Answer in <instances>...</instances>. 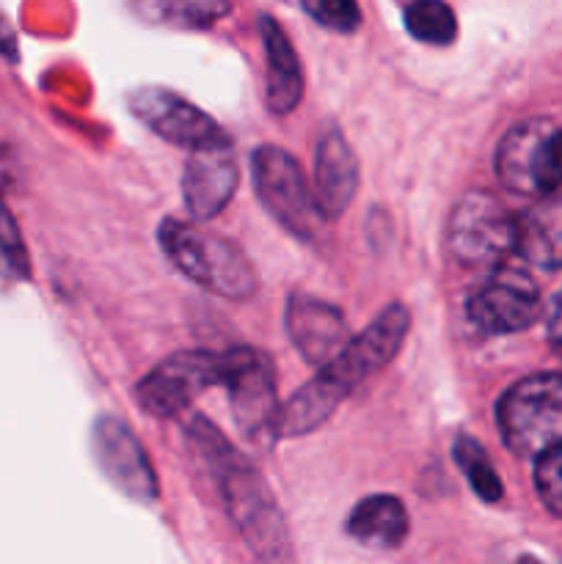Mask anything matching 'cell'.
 Returning <instances> with one entry per match:
<instances>
[{"mask_svg": "<svg viewBox=\"0 0 562 564\" xmlns=\"http://www.w3.org/2000/svg\"><path fill=\"white\" fill-rule=\"evenodd\" d=\"M187 430H191L196 449L202 452V457L213 468L226 510H229L231 521H235L237 532L242 534L248 549L259 560L275 562L290 556V551H287L290 543H287L284 518H281L273 496L268 494V488L259 479V474L253 471L251 463L235 455L229 441L213 424L204 422V419L196 416L187 424Z\"/></svg>", "mask_w": 562, "mask_h": 564, "instance_id": "cell-1", "label": "cell"}, {"mask_svg": "<svg viewBox=\"0 0 562 564\" xmlns=\"http://www.w3.org/2000/svg\"><path fill=\"white\" fill-rule=\"evenodd\" d=\"M158 242L169 262L182 275L226 301H248L257 292V270L231 240L187 220L165 218L158 229Z\"/></svg>", "mask_w": 562, "mask_h": 564, "instance_id": "cell-2", "label": "cell"}, {"mask_svg": "<svg viewBox=\"0 0 562 564\" xmlns=\"http://www.w3.org/2000/svg\"><path fill=\"white\" fill-rule=\"evenodd\" d=\"M496 174L516 196L562 202V127L549 119L510 127L496 149Z\"/></svg>", "mask_w": 562, "mask_h": 564, "instance_id": "cell-3", "label": "cell"}, {"mask_svg": "<svg viewBox=\"0 0 562 564\" xmlns=\"http://www.w3.org/2000/svg\"><path fill=\"white\" fill-rule=\"evenodd\" d=\"M501 438L518 457L538 460L562 446V375L545 372L518 380L496 411Z\"/></svg>", "mask_w": 562, "mask_h": 564, "instance_id": "cell-4", "label": "cell"}, {"mask_svg": "<svg viewBox=\"0 0 562 564\" xmlns=\"http://www.w3.org/2000/svg\"><path fill=\"white\" fill-rule=\"evenodd\" d=\"M251 171L257 198L290 235L306 242L323 235L328 218L320 209L306 174L290 152L273 147V143H264L251 154Z\"/></svg>", "mask_w": 562, "mask_h": 564, "instance_id": "cell-5", "label": "cell"}, {"mask_svg": "<svg viewBox=\"0 0 562 564\" xmlns=\"http://www.w3.org/2000/svg\"><path fill=\"white\" fill-rule=\"evenodd\" d=\"M446 246L463 268L499 270L516 253V215L490 193H466L450 215Z\"/></svg>", "mask_w": 562, "mask_h": 564, "instance_id": "cell-6", "label": "cell"}, {"mask_svg": "<svg viewBox=\"0 0 562 564\" xmlns=\"http://www.w3.org/2000/svg\"><path fill=\"white\" fill-rule=\"evenodd\" d=\"M220 386L229 391V405L235 424L253 444L275 441L279 427V394H275L273 361L253 347H231L224 352Z\"/></svg>", "mask_w": 562, "mask_h": 564, "instance_id": "cell-7", "label": "cell"}, {"mask_svg": "<svg viewBox=\"0 0 562 564\" xmlns=\"http://www.w3.org/2000/svg\"><path fill=\"white\" fill-rule=\"evenodd\" d=\"M220 375H224V352H174L138 383L136 400L149 416H180L204 391L220 386Z\"/></svg>", "mask_w": 562, "mask_h": 564, "instance_id": "cell-8", "label": "cell"}, {"mask_svg": "<svg viewBox=\"0 0 562 564\" xmlns=\"http://www.w3.org/2000/svg\"><path fill=\"white\" fill-rule=\"evenodd\" d=\"M127 105H130L132 116L154 135L187 149V152L213 147V143H231L229 135L215 124V119H209L204 110H198L196 105L169 88L141 86L127 97Z\"/></svg>", "mask_w": 562, "mask_h": 564, "instance_id": "cell-9", "label": "cell"}, {"mask_svg": "<svg viewBox=\"0 0 562 564\" xmlns=\"http://www.w3.org/2000/svg\"><path fill=\"white\" fill-rule=\"evenodd\" d=\"M540 314V292L529 275L499 270L466 303V317L485 336H507L529 328Z\"/></svg>", "mask_w": 562, "mask_h": 564, "instance_id": "cell-10", "label": "cell"}, {"mask_svg": "<svg viewBox=\"0 0 562 564\" xmlns=\"http://www.w3.org/2000/svg\"><path fill=\"white\" fill-rule=\"evenodd\" d=\"M91 444L99 468L116 490L141 505H152L158 499L160 488L152 463H149L141 441L121 419L99 416L94 424Z\"/></svg>", "mask_w": 562, "mask_h": 564, "instance_id": "cell-11", "label": "cell"}, {"mask_svg": "<svg viewBox=\"0 0 562 564\" xmlns=\"http://www.w3.org/2000/svg\"><path fill=\"white\" fill-rule=\"evenodd\" d=\"M408 328H411V314H408V308L402 303H391L361 334L347 339L339 356L325 364V369L334 372L353 391L369 375L380 372L400 352Z\"/></svg>", "mask_w": 562, "mask_h": 564, "instance_id": "cell-12", "label": "cell"}, {"mask_svg": "<svg viewBox=\"0 0 562 564\" xmlns=\"http://www.w3.org/2000/svg\"><path fill=\"white\" fill-rule=\"evenodd\" d=\"M284 328L295 350L314 367H325L328 361H334L350 339L345 314L334 303L303 295V292H295L287 301Z\"/></svg>", "mask_w": 562, "mask_h": 564, "instance_id": "cell-13", "label": "cell"}, {"mask_svg": "<svg viewBox=\"0 0 562 564\" xmlns=\"http://www.w3.org/2000/svg\"><path fill=\"white\" fill-rule=\"evenodd\" d=\"M237 187V160L231 143L193 149L182 174V198L196 220H209L231 202Z\"/></svg>", "mask_w": 562, "mask_h": 564, "instance_id": "cell-14", "label": "cell"}, {"mask_svg": "<svg viewBox=\"0 0 562 564\" xmlns=\"http://www.w3.org/2000/svg\"><path fill=\"white\" fill-rule=\"evenodd\" d=\"M358 191V160L339 130H323L314 149V196L325 218H339Z\"/></svg>", "mask_w": 562, "mask_h": 564, "instance_id": "cell-15", "label": "cell"}, {"mask_svg": "<svg viewBox=\"0 0 562 564\" xmlns=\"http://www.w3.org/2000/svg\"><path fill=\"white\" fill-rule=\"evenodd\" d=\"M347 394H350V389L334 372L320 367V372L279 408L275 435L279 438H301V435L314 433L320 424L334 416V411Z\"/></svg>", "mask_w": 562, "mask_h": 564, "instance_id": "cell-16", "label": "cell"}, {"mask_svg": "<svg viewBox=\"0 0 562 564\" xmlns=\"http://www.w3.org/2000/svg\"><path fill=\"white\" fill-rule=\"evenodd\" d=\"M259 33H262L264 47V69H268V83H264L268 108L279 116L292 113L303 97L301 61H298L295 47L273 17L259 20Z\"/></svg>", "mask_w": 562, "mask_h": 564, "instance_id": "cell-17", "label": "cell"}, {"mask_svg": "<svg viewBox=\"0 0 562 564\" xmlns=\"http://www.w3.org/2000/svg\"><path fill=\"white\" fill-rule=\"evenodd\" d=\"M345 529L356 543L367 545V549L391 551L400 549L402 540L408 538L411 521H408L406 505L397 496L378 494L367 496L353 507Z\"/></svg>", "mask_w": 562, "mask_h": 564, "instance_id": "cell-18", "label": "cell"}, {"mask_svg": "<svg viewBox=\"0 0 562 564\" xmlns=\"http://www.w3.org/2000/svg\"><path fill=\"white\" fill-rule=\"evenodd\" d=\"M516 253L538 270H562V204L545 198L516 218Z\"/></svg>", "mask_w": 562, "mask_h": 564, "instance_id": "cell-19", "label": "cell"}, {"mask_svg": "<svg viewBox=\"0 0 562 564\" xmlns=\"http://www.w3.org/2000/svg\"><path fill=\"white\" fill-rule=\"evenodd\" d=\"M402 20H406V31L430 47H446L457 36L455 11L444 0H413L408 3Z\"/></svg>", "mask_w": 562, "mask_h": 564, "instance_id": "cell-20", "label": "cell"}, {"mask_svg": "<svg viewBox=\"0 0 562 564\" xmlns=\"http://www.w3.org/2000/svg\"><path fill=\"white\" fill-rule=\"evenodd\" d=\"M452 455H455L457 468H461L466 482L472 485V490L479 499L488 501V505L501 499L505 488H501L499 477H496L494 463L488 460V455H485V449L477 441H472L468 435H461L455 441V446H452Z\"/></svg>", "mask_w": 562, "mask_h": 564, "instance_id": "cell-21", "label": "cell"}, {"mask_svg": "<svg viewBox=\"0 0 562 564\" xmlns=\"http://www.w3.org/2000/svg\"><path fill=\"white\" fill-rule=\"evenodd\" d=\"M0 279L25 281L31 279V259H28L25 240L20 235L14 215L0 198Z\"/></svg>", "mask_w": 562, "mask_h": 564, "instance_id": "cell-22", "label": "cell"}, {"mask_svg": "<svg viewBox=\"0 0 562 564\" xmlns=\"http://www.w3.org/2000/svg\"><path fill=\"white\" fill-rule=\"evenodd\" d=\"M169 20L185 28H209L229 14V0H154Z\"/></svg>", "mask_w": 562, "mask_h": 564, "instance_id": "cell-23", "label": "cell"}, {"mask_svg": "<svg viewBox=\"0 0 562 564\" xmlns=\"http://www.w3.org/2000/svg\"><path fill=\"white\" fill-rule=\"evenodd\" d=\"M306 14L320 25L339 33H353L361 22L358 0H301Z\"/></svg>", "mask_w": 562, "mask_h": 564, "instance_id": "cell-24", "label": "cell"}, {"mask_svg": "<svg viewBox=\"0 0 562 564\" xmlns=\"http://www.w3.org/2000/svg\"><path fill=\"white\" fill-rule=\"evenodd\" d=\"M534 488H538L543 505L562 518V446L545 452L534 463Z\"/></svg>", "mask_w": 562, "mask_h": 564, "instance_id": "cell-25", "label": "cell"}, {"mask_svg": "<svg viewBox=\"0 0 562 564\" xmlns=\"http://www.w3.org/2000/svg\"><path fill=\"white\" fill-rule=\"evenodd\" d=\"M549 341L551 347L562 356V290L556 292L549 308Z\"/></svg>", "mask_w": 562, "mask_h": 564, "instance_id": "cell-26", "label": "cell"}]
</instances>
